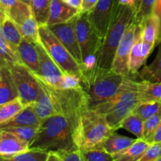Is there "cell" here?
Returning <instances> with one entry per match:
<instances>
[{
	"label": "cell",
	"mask_w": 161,
	"mask_h": 161,
	"mask_svg": "<svg viewBox=\"0 0 161 161\" xmlns=\"http://www.w3.org/2000/svg\"><path fill=\"white\" fill-rule=\"evenodd\" d=\"M66 3L69 5H70L72 7L75 8V9L81 10L82 4H83V0H66Z\"/></svg>",
	"instance_id": "obj_44"
},
{
	"label": "cell",
	"mask_w": 161,
	"mask_h": 161,
	"mask_svg": "<svg viewBox=\"0 0 161 161\" xmlns=\"http://www.w3.org/2000/svg\"><path fill=\"white\" fill-rule=\"evenodd\" d=\"M41 123L42 120L36 113L34 108V104L32 103L25 105V108L9 122L0 125V129L4 127H18V126L39 127Z\"/></svg>",
	"instance_id": "obj_21"
},
{
	"label": "cell",
	"mask_w": 161,
	"mask_h": 161,
	"mask_svg": "<svg viewBox=\"0 0 161 161\" xmlns=\"http://www.w3.org/2000/svg\"><path fill=\"white\" fill-rule=\"evenodd\" d=\"M161 123V109L157 114L153 116L144 121L142 139L149 142V140L153 136Z\"/></svg>",
	"instance_id": "obj_36"
},
{
	"label": "cell",
	"mask_w": 161,
	"mask_h": 161,
	"mask_svg": "<svg viewBox=\"0 0 161 161\" xmlns=\"http://www.w3.org/2000/svg\"><path fill=\"white\" fill-rule=\"evenodd\" d=\"M157 0H141L139 8L136 14V20L141 23L146 17L152 14L154 11Z\"/></svg>",
	"instance_id": "obj_38"
},
{
	"label": "cell",
	"mask_w": 161,
	"mask_h": 161,
	"mask_svg": "<svg viewBox=\"0 0 161 161\" xmlns=\"http://www.w3.org/2000/svg\"><path fill=\"white\" fill-rule=\"evenodd\" d=\"M46 161H62V160L58 157V156L55 153L50 152L49 153L48 157H47V160Z\"/></svg>",
	"instance_id": "obj_45"
},
{
	"label": "cell",
	"mask_w": 161,
	"mask_h": 161,
	"mask_svg": "<svg viewBox=\"0 0 161 161\" xmlns=\"http://www.w3.org/2000/svg\"><path fill=\"white\" fill-rule=\"evenodd\" d=\"M135 81L133 79L125 78L116 95L92 108L105 116L108 125L113 130H117L120 128L124 119L133 113L141 103L135 89Z\"/></svg>",
	"instance_id": "obj_3"
},
{
	"label": "cell",
	"mask_w": 161,
	"mask_h": 161,
	"mask_svg": "<svg viewBox=\"0 0 161 161\" xmlns=\"http://www.w3.org/2000/svg\"><path fill=\"white\" fill-rule=\"evenodd\" d=\"M120 128L125 129L127 131L132 133L137 137V138H142L144 120L133 112L124 119L121 124Z\"/></svg>",
	"instance_id": "obj_33"
},
{
	"label": "cell",
	"mask_w": 161,
	"mask_h": 161,
	"mask_svg": "<svg viewBox=\"0 0 161 161\" xmlns=\"http://www.w3.org/2000/svg\"><path fill=\"white\" fill-rule=\"evenodd\" d=\"M135 16L136 11L132 6L120 5L117 0L113 20L99 50L97 66L102 69H112L119 42L130 21Z\"/></svg>",
	"instance_id": "obj_4"
},
{
	"label": "cell",
	"mask_w": 161,
	"mask_h": 161,
	"mask_svg": "<svg viewBox=\"0 0 161 161\" xmlns=\"http://www.w3.org/2000/svg\"><path fill=\"white\" fill-rule=\"evenodd\" d=\"M55 153L62 161H84L80 149L70 151H59L55 152Z\"/></svg>",
	"instance_id": "obj_41"
},
{
	"label": "cell",
	"mask_w": 161,
	"mask_h": 161,
	"mask_svg": "<svg viewBox=\"0 0 161 161\" xmlns=\"http://www.w3.org/2000/svg\"><path fill=\"white\" fill-rule=\"evenodd\" d=\"M0 31L4 39L17 51V47L23 38L19 30L18 25L10 18L6 17L0 25Z\"/></svg>",
	"instance_id": "obj_26"
},
{
	"label": "cell",
	"mask_w": 161,
	"mask_h": 161,
	"mask_svg": "<svg viewBox=\"0 0 161 161\" xmlns=\"http://www.w3.org/2000/svg\"><path fill=\"white\" fill-rule=\"evenodd\" d=\"M6 17H6V14L4 13V11H3V8H2V6H1V4H0V25L3 23V20H4Z\"/></svg>",
	"instance_id": "obj_47"
},
{
	"label": "cell",
	"mask_w": 161,
	"mask_h": 161,
	"mask_svg": "<svg viewBox=\"0 0 161 161\" xmlns=\"http://www.w3.org/2000/svg\"><path fill=\"white\" fill-rule=\"evenodd\" d=\"M115 131L103 115L89 108L82 117L74 140L80 150L97 149Z\"/></svg>",
	"instance_id": "obj_6"
},
{
	"label": "cell",
	"mask_w": 161,
	"mask_h": 161,
	"mask_svg": "<svg viewBox=\"0 0 161 161\" xmlns=\"http://www.w3.org/2000/svg\"><path fill=\"white\" fill-rule=\"evenodd\" d=\"M30 146L9 132L0 130V156H13L29 150Z\"/></svg>",
	"instance_id": "obj_19"
},
{
	"label": "cell",
	"mask_w": 161,
	"mask_h": 161,
	"mask_svg": "<svg viewBox=\"0 0 161 161\" xmlns=\"http://www.w3.org/2000/svg\"><path fill=\"white\" fill-rule=\"evenodd\" d=\"M160 109L161 103L160 102H141L134 113L138 114L145 121L157 114Z\"/></svg>",
	"instance_id": "obj_35"
},
{
	"label": "cell",
	"mask_w": 161,
	"mask_h": 161,
	"mask_svg": "<svg viewBox=\"0 0 161 161\" xmlns=\"http://www.w3.org/2000/svg\"><path fill=\"white\" fill-rule=\"evenodd\" d=\"M84 161H114L113 155L102 148L81 150Z\"/></svg>",
	"instance_id": "obj_37"
},
{
	"label": "cell",
	"mask_w": 161,
	"mask_h": 161,
	"mask_svg": "<svg viewBox=\"0 0 161 161\" xmlns=\"http://www.w3.org/2000/svg\"><path fill=\"white\" fill-rule=\"evenodd\" d=\"M135 89L141 102L161 103V82L135 80Z\"/></svg>",
	"instance_id": "obj_22"
},
{
	"label": "cell",
	"mask_w": 161,
	"mask_h": 161,
	"mask_svg": "<svg viewBox=\"0 0 161 161\" xmlns=\"http://www.w3.org/2000/svg\"><path fill=\"white\" fill-rule=\"evenodd\" d=\"M44 84L51 94L57 114L62 115L68 119L75 135L83 114L90 108L86 92L83 87L60 89Z\"/></svg>",
	"instance_id": "obj_5"
},
{
	"label": "cell",
	"mask_w": 161,
	"mask_h": 161,
	"mask_svg": "<svg viewBox=\"0 0 161 161\" xmlns=\"http://www.w3.org/2000/svg\"><path fill=\"white\" fill-rule=\"evenodd\" d=\"M149 143L142 138H137L136 141L127 149L113 154L114 161H138L149 146Z\"/></svg>",
	"instance_id": "obj_24"
},
{
	"label": "cell",
	"mask_w": 161,
	"mask_h": 161,
	"mask_svg": "<svg viewBox=\"0 0 161 161\" xmlns=\"http://www.w3.org/2000/svg\"><path fill=\"white\" fill-rule=\"evenodd\" d=\"M97 2H98V0H83L80 13L81 14H86L89 11H91L96 6Z\"/></svg>",
	"instance_id": "obj_42"
},
{
	"label": "cell",
	"mask_w": 161,
	"mask_h": 161,
	"mask_svg": "<svg viewBox=\"0 0 161 161\" xmlns=\"http://www.w3.org/2000/svg\"><path fill=\"white\" fill-rule=\"evenodd\" d=\"M30 149L59 152L78 149L68 119L62 115H54L42 120Z\"/></svg>",
	"instance_id": "obj_1"
},
{
	"label": "cell",
	"mask_w": 161,
	"mask_h": 161,
	"mask_svg": "<svg viewBox=\"0 0 161 161\" xmlns=\"http://www.w3.org/2000/svg\"><path fill=\"white\" fill-rule=\"evenodd\" d=\"M80 13L63 0H52L47 25H58L69 21Z\"/></svg>",
	"instance_id": "obj_15"
},
{
	"label": "cell",
	"mask_w": 161,
	"mask_h": 161,
	"mask_svg": "<svg viewBox=\"0 0 161 161\" xmlns=\"http://www.w3.org/2000/svg\"><path fill=\"white\" fill-rule=\"evenodd\" d=\"M18 62L20 61L17 51L4 39L0 31V67L10 69Z\"/></svg>",
	"instance_id": "obj_28"
},
{
	"label": "cell",
	"mask_w": 161,
	"mask_h": 161,
	"mask_svg": "<svg viewBox=\"0 0 161 161\" xmlns=\"http://www.w3.org/2000/svg\"><path fill=\"white\" fill-rule=\"evenodd\" d=\"M18 28L24 39L34 44L39 42V25L34 16H30L28 18L24 20L18 25Z\"/></svg>",
	"instance_id": "obj_29"
},
{
	"label": "cell",
	"mask_w": 161,
	"mask_h": 161,
	"mask_svg": "<svg viewBox=\"0 0 161 161\" xmlns=\"http://www.w3.org/2000/svg\"><path fill=\"white\" fill-rule=\"evenodd\" d=\"M83 87L81 80L76 75L69 73L63 74L60 81L59 86L57 88L60 89H78Z\"/></svg>",
	"instance_id": "obj_39"
},
{
	"label": "cell",
	"mask_w": 161,
	"mask_h": 161,
	"mask_svg": "<svg viewBox=\"0 0 161 161\" xmlns=\"http://www.w3.org/2000/svg\"><path fill=\"white\" fill-rule=\"evenodd\" d=\"M136 140L137 138H131L120 135L115 131L104 142L101 148L108 153L113 155L130 147Z\"/></svg>",
	"instance_id": "obj_25"
},
{
	"label": "cell",
	"mask_w": 161,
	"mask_h": 161,
	"mask_svg": "<svg viewBox=\"0 0 161 161\" xmlns=\"http://www.w3.org/2000/svg\"><path fill=\"white\" fill-rule=\"evenodd\" d=\"M117 0H98L96 6L86 13L88 19L103 40L115 14Z\"/></svg>",
	"instance_id": "obj_11"
},
{
	"label": "cell",
	"mask_w": 161,
	"mask_h": 161,
	"mask_svg": "<svg viewBox=\"0 0 161 161\" xmlns=\"http://www.w3.org/2000/svg\"><path fill=\"white\" fill-rule=\"evenodd\" d=\"M0 4L6 17L20 25L32 15L29 5L21 0H0Z\"/></svg>",
	"instance_id": "obj_17"
},
{
	"label": "cell",
	"mask_w": 161,
	"mask_h": 161,
	"mask_svg": "<svg viewBox=\"0 0 161 161\" xmlns=\"http://www.w3.org/2000/svg\"><path fill=\"white\" fill-rule=\"evenodd\" d=\"M22 2H24V3H27L28 5H29L30 6V3H31V0H21Z\"/></svg>",
	"instance_id": "obj_49"
},
{
	"label": "cell",
	"mask_w": 161,
	"mask_h": 161,
	"mask_svg": "<svg viewBox=\"0 0 161 161\" xmlns=\"http://www.w3.org/2000/svg\"><path fill=\"white\" fill-rule=\"evenodd\" d=\"M136 16L130 21V25L127 27L119 45L116 50L113 60L112 69L116 73L130 79V57L131 53V49L135 41V28H136Z\"/></svg>",
	"instance_id": "obj_10"
},
{
	"label": "cell",
	"mask_w": 161,
	"mask_h": 161,
	"mask_svg": "<svg viewBox=\"0 0 161 161\" xmlns=\"http://www.w3.org/2000/svg\"><path fill=\"white\" fill-rule=\"evenodd\" d=\"M63 1H64V2H65V1H66V0H63Z\"/></svg>",
	"instance_id": "obj_53"
},
{
	"label": "cell",
	"mask_w": 161,
	"mask_h": 161,
	"mask_svg": "<svg viewBox=\"0 0 161 161\" xmlns=\"http://www.w3.org/2000/svg\"><path fill=\"white\" fill-rule=\"evenodd\" d=\"M52 0H31V13L39 25H47Z\"/></svg>",
	"instance_id": "obj_30"
},
{
	"label": "cell",
	"mask_w": 161,
	"mask_h": 161,
	"mask_svg": "<svg viewBox=\"0 0 161 161\" xmlns=\"http://www.w3.org/2000/svg\"><path fill=\"white\" fill-rule=\"evenodd\" d=\"M133 3H134L133 7H134V9H135V11H136V14H137V12H138V8H139L140 3H141V0H133Z\"/></svg>",
	"instance_id": "obj_48"
},
{
	"label": "cell",
	"mask_w": 161,
	"mask_h": 161,
	"mask_svg": "<svg viewBox=\"0 0 161 161\" xmlns=\"http://www.w3.org/2000/svg\"><path fill=\"white\" fill-rule=\"evenodd\" d=\"M38 80L40 83L41 89L39 97L33 104H34V108L37 115L40 118L41 120H43L50 116L58 114H57L50 91H48L43 82L41 81L39 79H38Z\"/></svg>",
	"instance_id": "obj_20"
},
{
	"label": "cell",
	"mask_w": 161,
	"mask_h": 161,
	"mask_svg": "<svg viewBox=\"0 0 161 161\" xmlns=\"http://www.w3.org/2000/svg\"><path fill=\"white\" fill-rule=\"evenodd\" d=\"M39 41L52 59L64 73L72 74L82 80L83 71L69 50L62 45L47 25H39Z\"/></svg>",
	"instance_id": "obj_8"
},
{
	"label": "cell",
	"mask_w": 161,
	"mask_h": 161,
	"mask_svg": "<svg viewBox=\"0 0 161 161\" xmlns=\"http://www.w3.org/2000/svg\"><path fill=\"white\" fill-rule=\"evenodd\" d=\"M159 17H160V29H161V14H160V15H158Z\"/></svg>",
	"instance_id": "obj_51"
},
{
	"label": "cell",
	"mask_w": 161,
	"mask_h": 161,
	"mask_svg": "<svg viewBox=\"0 0 161 161\" xmlns=\"http://www.w3.org/2000/svg\"><path fill=\"white\" fill-rule=\"evenodd\" d=\"M75 29L83 58V71L97 65L99 50L103 40L88 19L86 14H80L75 20Z\"/></svg>",
	"instance_id": "obj_7"
},
{
	"label": "cell",
	"mask_w": 161,
	"mask_h": 161,
	"mask_svg": "<svg viewBox=\"0 0 161 161\" xmlns=\"http://www.w3.org/2000/svg\"><path fill=\"white\" fill-rule=\"evenodd\" d=\"M75 17L65 23L47 26L83 69V58L75 29Z\"/></svg>",
	"instance_id": "obj_12"
},
{
	"label": "cell",
	"mask_w": 161,
	"mask_h": 161,
	"mask_svg": "<svg viewBox=\"0 0 161 161\" xmlns=\"http://www.w3.org/2000/svg\"><path fill=\"white\" fill-rule=\"evenodd\" d=\"M2 72H3V68L0 67V79H1L2 76Z\"/></svg>",
	"instance_id": "obj_50"
},
{
	"label": "cell",
	"mask_w": 161,
	"mask_h": 161,
	"mask_svg": "<svg viewBox=\"0 0 161 161\" xmlns=\"http://www.w3.org/2000/svg\"><path fill=\"white\" fill-rule=\"evenodd\" d=\"M137 22V20H136ZM148 58L145 55L143 51V39L142 33V25L137 22L135 28V41L131 49V53L130 57V79L135 80L138 76L140 69L145 64Z\"/></svg>",
	"instance_id": "obj_14"
},
{
	"label": "cell",
	"mask_w": 161,
	"mask_h": 161,
	"mask_svg": "<svg viewBox=\"0 0 161 161\" xmlns=\"http://www.w3.org/2000/svg\"><path fill=\"white\" fill-rule=\"evenodd\" d=\"M138 75L142 80L161 82V42L155 59L150 64L145 65L138 72Z\"/></svg>",
	"instance_id": "obj_27"
},
{
	"label": "cell",
	"mask_w": 161,
	"mask_h": 161,
	"mask_svg": "<svg viewBox=\"0 0 161 161\" xmlns=\"http://www.w3.org/2000/svg\"><path fill=\"white\" fill-rule=\"evenodd\" d=\"M9 70L19 97L24 105L34 103L39 97L41 89L37 77L21 62L14 64Z\"/></svg>",
	"instance_id": "obj_9"
},
{
	"label": "cell",
	"mask_w": 161,
	"mask_h": 161,
	"mask_svg": "<svg viewBox=\"0 0 161 161\" xmlns=\"http://www.w3.org/2000/svg\"><path fill=\"white\" fill-rule=\"evenodd\" d=\"M20 61L28 67L35 75L39 72V58L36 44L22 38L17 48Z\"/></svg>",
	"instance_id": "obj_16"
},
{
	"label": "cell",
	"mask_w": 161,
	"mask_h": 161,
	"mask_svg": "<svg viewBox=\"0 0 161 161\" xmlns=\"http://www.w3.org/2000/svg\"><path fill=\"white\" fill-rule=\"evenodd\" d=\"M25 105L20 99L17 97L11 102H7L0 106V125L9 122L15 116H17Z\"/></svg>",
	"instance_id": "obj_32"
},
{
	"label": "cell",
	"mask_w": 161,
	"mask_h": 161,
	"mask_svg": "<svg viewBox=\"0 0 161 161\" xmlns=\"http://www.w3.org/2000/svg\"><path fill=\"white\" fill-rule=\"evenodd\" d=\"M125 78L112 69H102L97 65L83 72L81 83L87 95L89 108L92 109L116 95Z\"/></svg>",
	"instance_id": "obj_2"
},
{
	"label": "cell",
	"mask_w": 161,
	"mask_h": 161,
	"mask_svg": "<svg viewBox=\"0 0 161 161\" xmlns=\"http://www.w3.org/2000/svg\"><path fill=\"white\" fill-rule=\"evenodd\" d=\"M148 142L149 144H153V143H161V123L159 127L157 128V131L155 132L153 136L149 140Z\"/></svg>",
	"instance_id": "obj_43"
},
{
	"label": "cell",
	"mask_w": 161,
	"mask_h": 161,
	"mask_svg": "<svg viewBox=\"0 0 161 161\" xmlns=\"http://www.w3.org/2000/svg\"><path fill=\"white\" fill-rule=\"evenodd\" d=\"M142 39L155 48L161 42V29L160 17L153 13L141 22Z\"/></svg>",
	"instance_id": "obj_18"
},
{
	"label": "cell",
	"mask_w": 161,
	"mask_h": 161,
	"mask_svg": "<svg viewBox=\"0 0 161 161\" xmlns=\"http://www.w3.org/2000/svg\"><path fill=\"white\" fill-rule=\"evenodd\" d=\"M0 130H4V131L12 134L22 141L26 142L30 146L36 138L39 127L18 126V127H4V128L0 129Z\"/></svg>",
	"instance_id": "obj_34"
},
{
	"label": "cell",
	"mask_w": 161,
	"mask_h": 161,
	"mask_svg": "<svg viewBox=\"0 0 161 161\" xmlns=\"http://www.w3.org/2000/svg\"><path fill=\"white\" fill-rule=\"evenodd\" d=\"M153 13L157 14V15H160L161 14V0H157Z\"/></svg>",
	"instance_id": "obj_46"
},
{
	"label": "cell",
	"mask_w": 161,
	"mask_h": 161,
	"mask_svg": "<svg viewBox=\"0 0 161 161\" xmlns=\"http://www.w3.org/2000/svg\"><path fill=\"white\" fill-rule=\"evenodd\" d=\"M161 158V143H153L149 146L138 161H156Z\"/></svg>",
	"instance_id": "obj_40"
},
{
	"label": "cell",
	"mask_w": 161,
	"mask_h": 161,
	"mask_svg": "<svg viewBox=\"0 0 161 161\" xmlns=\"http://www.w3.org/2000/svg\"><path fill=\"white\" fill-rule=\"evenodd\" d=\"M49 153L38 149L29 150L13 156H0V161H46Z\"/></svg>",
	"instance_id": "obj_31"
},
{
	"label": "cell",
	"mask_w": 161,
	"mask_h": 161,
	"mask_svg": "<svg viewBox=\"0 0 161 161\" xmlns=\"http://www.w3.org/2000/svg\"><path fill=\"white\" fill-rule=\"evenodd\" d=\"M156 161H161V158H160V159H158V160H156Z\"/></svg>",
	"instance_id": "obj_52"
},
{
	"label": "cell",
	"mask_w": 161,
	"mask_h": 161,
	"mask_svg": "<svg viewBox=\"0 0 161 161\" xmlns=\"http://www.w3.org/2000/svg\"><path fill=\"white\" fill-rule=\"evenodd\" d=\"M19 97L9 69L3 68L0 79V106Z\"/></svg>",
	"instance_id": "obj_23"
},
{
	"label": "cell",
	"mask_w": 161,
	"mask_h": 161,
	"mask_svg": "<svg viewBox=\"0 0 161 161\" xmlns=\"http://www.w3.org/2000/svg\"><path fill=\"white\" fill-rule=\"evenodd\" d=\"M36 47L39 53V72L35 75L48 86L58 87L64 72L52 59L40 41L36 43Z\"/></svg>",
	"instance_id": "obj_13"
}]
</instances>
